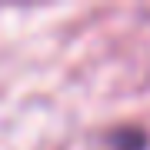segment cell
<instances>
[{
  "mask_svg": "<svg viewBox=\"0 0 150 150\" xmlns=\"http://www.w3.org/2000/svg\"><path fill=\"white\" fill-rule=\"evenodd\" d=\"M117 150H144L147 147V134L144 130H113L110 134Z\"/></svg>",
  "mask_w": 150,
  "mask_h": 150,
  "instance_id": "obj_1",
  "label": "cell"
}]
</instances>
